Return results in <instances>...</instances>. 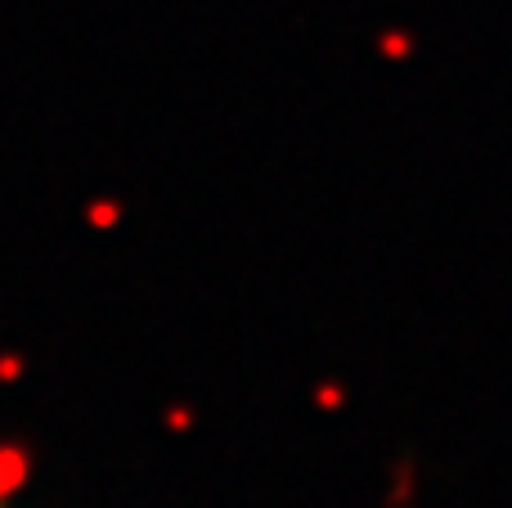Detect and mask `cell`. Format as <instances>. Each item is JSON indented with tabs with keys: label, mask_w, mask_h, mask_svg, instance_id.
<instances>
[{
	"label": "cell",
	"mask_w": 512,
	"mask_h": 508,
	"mask_svg": "<svg viewBox=\"0 0 512 508\" xmlns=\"http://www.w3.org/2000/svg\"><path fill=\"white\" fill-rule=\"evenodd\" d=\"M0 508H9V504H5V500H0Z\"/></svg>",
	"instance_id": "cell-1"
}]
</instances>
